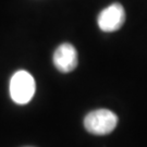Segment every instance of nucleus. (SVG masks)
<instances>
[{"label": "nucleus", "instance_id": "obj_1", "mask_svg": "<svg viewBox=\"0 0 147 147\" xmlns=\"http://www.w3.org/2000/svg\"><path fill=\"white\" fill-rule=\"evenodd\" d=\"M10 96L18 105L30 102L35 94V80L27 71L20 70L12 75L10 80Z\"/></svg>", "mask_w": 147, "mask_h": 147}, {"label": "nucleus", "instance_id": "obj_2", "mask_svg": "<svg viewBox=\"0 0 147 147\" xmlns=\"http://www.w3.org/2000/svg\"><path fill=\"white\" fill-rule=\"evenodd\" d=\"M118 117L108 109H98L89 112L84 119L85 129L95 135H106L116 129Z\"/></svg>", "mask_w": 147, "mask_h": 147}, {"label": "nucleus", "instance_id": "obj_3", "mask_svg": "<svg viewBox=\"0 0 147 147\" xmlns=\"http://www.w3.org/2000/svg\"><path fill=\"white\" fill-rule=\"evenodd\" d=\"M125 21V12L120 3H112L105 8L98 16L97 22L101 31L110 33L118 31Z\"/></svg>", "mask_w": 147, "mask_h": 147}, {"label": "nucleus", "instance_id": "obj_4", "mask_svg": "<svg viewBox=\"0 0 147 147\" xmlns=\"http://www.w3.org/2000/svg\"><path fill=\"white\" fill-rule=\"evenodd\" d=\"M53 61L58 71L69 73L78 65V51L73 45L64 42L61 44L53 53Z\"/></svg>", "mask_w": 147, "mask_h": 147}]
</instances>
